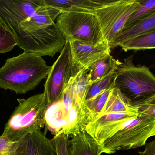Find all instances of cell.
I'll use <instances>...</instances> for the list:
<instances>
[{
	"label": "cell",
	"instance_id": "14",
	"mask_svg": "<svg viewBox=\"0 0 155 155\" xmlns=\"http://www.w3.org/2000/svg\"><path fill=\"white\" fill-rule=\"evenodd\" d=\"M124 112L139 113V109L131 103L118 88L114 87L100 116L111 113Z\"/></svg>",
	"mask_w": 155,
	"mask_h": 155
},
{
	"label": "cell",
	"instance_id": "6",
	"mask_svg": "<svg viewBox=\"0 0 155 155\" xmlns=\"http://www.w3.org/2000/svg\"><path fill=\"white\" fill-rule=\"evenodd\" d=\"M56 24L66 41H78L94 46L104 41L93 11L74 7L63 9Z\"/></svg>",
	"mask_w": 155,
	"mask_h": 155
},
{
	"label": "cell",
	"instance_id": "15",
	"mask_svg": "<svg viewBox=\"0 0 155 155\" xmlns=\"http://www.w3.org/2000/svg\"><path fill=\"white\" fill-rule=\"evenodd\" d=\"M121 62L113 57L111 54L100 59L88 69V83L92 84L116 71Z\"/></svg>",
	"mask_w": 155,
	"mask_h": 155
},
{
	"label": "cell",
	"instance_id": "24",
	"mask_svg": "<svg viewBox=\"0 0 155 155\" xmlns=\"http://www.w3.org/2000/svg\"><path fill=\"white\" fill-rule=\"evenodd\" d=\"M21 142H15L0 136V155H17Z\"/></svg>",
	"mask_w": 155,
	"mask_h": 155
},
{
	"label": "cell",
	"instance_id": "26",
	"mask_svg": "<svg viewBox=\"0 0 155 155\" xmlns=\"http://www.w3.org/2000/svg\"><path fill=\"white\" fill-rule=\"evenodd\" d=\"M138 153L140 155H155V140L146 144L144 151Z\"/></svg>",
	"mask_w": 155,
	"mask_h": 155
},
{
	"label": "cell",
	"instance_id": "16",
	"mask_svg": "<svg viewBox=\"0 0 155 155\" xmlns=\"http://www.w3.org/2000/svg\"><path fill=\"white\" fill-rule=\"evenodd\" d=\"M112 0H44L46 5L63 9L69 7H78L94 11Z\"/></svg>",
	"mask_w": 155,
	"mask_h": 155
},
{
	"label": "cell",
	"instance_id": "2",
	"mask_svg": "<svg viewBox=\"0 0 155 155\" xmlns=\"http://www.w3.org/2000/svg\"><path fill=\"white\" fill-rule=\"evenodd\" d=\"M51 68L42 56L24 52L8 58L0 68V88L24 94L47 78Z\"/></svg>",
	"mask_w": 155,
	"mask_h": 155
},
{
	"label": "cell",
	"instance_id": "12",
	"mask_svg": "<svg viewBox=\"0 0 155 155\" xmlns=\"http://www.w3.org/2000/svg\"><path fill=\"white\" fill-rule=\"evenodd\" d=\"M70 155H101L100 145L86 131L72 136Z\"/></svg>",
	"mask_w": 155,
	"mask_h": 155
},
{
	"label": "cell",
	"instance_id": "18",
	"mask_svg": "<svg viewBox=\"0 0 155 155\" xmlns=\"http://www.w3.org/2000/svg\"><path fill=\"white\" fill-rule=\"evenodd\" d=\"M88 71V69L80 70L70 81L74 96L83 109L84 103L91 85L88 83L87 78Z\"/></svg>",
	"mask_w": 155,
	"mask_h": 155
},
{
	"label": "cell",
	"instance_id": "19",
	"mask_svg": "<svg viewBox=\"0 0 155 155\" xmlns=\"http://www.w3.org/2000/svg\"><path fill=\"white\" fill-rule=\"evenodd\" d=\"M141 6L132 15L122 31L133 28L155 14V0H139ZM121 31V32H122Z\"/></svg>",
	"mask_w": 155,
	"mask_h": 155
},
{
	"label": "cell",
	"instance_id": "21",
	"mask_svg": "<svg viewBox=\"0 0 155 155\" xmlns=\"http://www.w3.org/2000/svg\"><path fill=\"white\" fill-rule=\"evenodd\" d=\"M117 70L110 73L99 81L90 85L85 101L92 99L104 90L114 88Z\"/></svg>",
	"mask_w": 155,
	"mask_h": 155
},
{
	"label": "cell",
	"instance_id": "22",
	"mask_svg": "<svg viewBox=\"0 0 155 155\" xmlns=\"http://www.w3.org/2000/svg\"><path fill=\"white\" fill-rule=\"evenodd\" d=\"M17 45L13 36L8 30L0 24V53H5Z\"/></svg>",
	"mask_w": 155,
	"mask_h": 155
},
{
	"label": "cell",
	"instance_id": "5",
	"mask_svg": "<svg viewBox=\"0 0 155 155\" xmlns=\"http://www.w3.org/2000/svg\"><path fill=\"white\" fill-rule=\"evenodd\" d=\"M155 136V117L140 112L125 121L100 145L103 153L113 154L120 150L136 149L146 144Z\"/></svg>",
	"mask_w": 155,
	"mask_h": 155
},
{
	"label": "cell",
	"instance_id": "27",
	"mask_svg": "<svg viewBox=\"0 0 155 155\" xmlns=\"http://www.w3.org/2000/svg\"><path fill=\"white\" fill-rule=\"evenodd\" d=\"M149 104H155V94L151 98L147 100L142 105H149Z\"/></svg>",
	"mask_w": 155,
	"mask_h": 155
},
{
	"label": "cell",
	"instance_id": "8",
	"mask_svg": "<svg viewBox=\"0 0 155 155\" xmlns=\"http://www.w3.org/2000/svg\"><path fill=\"white\" fill-rule=\"evenodd\" d=\"M78 72L72 62L69 42L66 41L60 56L51 66L44 84V93L48 106L62 100L69 83Z\"/></svg>",
	"mask_w": 155,
	"mask_h": 155
},
{
	"label": "cell",
	"instance_id": "13",
	"mask_svg": "<svg viewBox=\"0 0 155 155\" xmlns=\"http://www.w3.org/2000/svg\"><path fill=\"white\" fill-rule=\"evenodd\" d=\"M154 32H155V14L135 27L122 31L110 44V48L119 46L125 42Z\"/></svg>",
	"mask_w": 155,
	"mask_h": 155
},
{
	"label": "cell",
	"instance_id": "23",
	"mask_svg": "<svg viewBox=\"0 0 155 155\" xmlns=\"http://www.w3.org/2000/svg\"><path fill=\"white\" fill-rule=\"evenodd\" d=\"M57 155H70L71 144L69 136L62 133L54 136L52 139Z\"/></svg>",
	"mask_w": 155,
	"mask_h": 155
},
{
	"label": "cell",
	"instance_id": "7",
	"mask_svg": "<svg viewBox=\"0 0 155 155\" xmlns=\"http://www.w3.org/2000/svg\"><path fill=\"white\" fill-rule=\"evenodd\" d=\"M141 6L139 0H112L93 11L98 20L103 39L109 46L130 16Z\"/></svg>",
	"mask_w": 155,
	"mask_h": 155
},
{
	"label": "cell",
	"instance_id": "10",
	"mask_svg": "<svg viewBox=\"0 0 155 155\" xmlns=\"http://www.w3.org/2000/svg\"><path fill=\"white\" fill-rule=\"evenodd\" d=\"M138 114L135 112H124L102 115L88 124L85 131L101 144L123 123L137 116Z\"/></svg>",
	"mask_w": 155,
	"mask_h": 155
},
{
	"label": "cell",
	"instance_id": "9",
	"mask_svg": "<svg viewBox=\"0 0 155 155\" xmlns=\"http://www.w3.org/2000/svg\"><path fill=\"white\" fill-rule=\"evenodd\" d=\"M69 42L72 62L78 72L82 69H88L95 63L111 53L109 44L106 41L95 46L78 41Z\"/></svg>",
	"mask_w": 155,
	"mask_h": 155
},
{
	"label": "cell",
	"instance_id": "20",
	"mask_svg": "<svg viewBox=\"0 0 155 155\" xmlns=\"http://www.w3.org/2000/svg\"><path fill=\"white\" fill-rule=\"evenodd\" d=\"M119 46L125 52L155 49V32L134 38L123 43Z\"/></svg>",
	"mask_w": 155,
	"mask_h": 155
},
{
	"label": "cell",
	"instance_id": "25",
	"mask_svg": "<svg viewBox=\"0 0 155 155\" xmlns=\"http://www.w3.org/2000/svg\"><path fill=\"white\" fill-rule=\"evenodd\" d=\"M139 111L143 113L155 117V104L143 105L138 106Z\"/></svg>",
	"mask_w": 155,
	"mask_h": 155
},
{
	"label": "cell",
	"instance_id": "1",
	"mask_svg": "<svg viewBox=\"0 0 155 155\" xmlns=\"http://www.w3.org/2000/svg\"><path fill=\"white\" fill-rule=\"evenodd\" d=\"M62 9L41 0H0V24L22 49L31 34L55 23Z\"/></svg>",
	"mask_w": 155,
	"mask_h": 155
},
{
	"label": "cell",
	"instance_id": "3",
	"mask_svg": "<svg viewBox=\"0 0 155 155\" xmlns=\"http://www.w3.org/2000/svg\"><path fill=\"white\" fill-rule=\"evenodd\" d=\"M17 100L19 105L8 119L2 135L12 141L21 142L45 126V116L48 105L44 93Z\"/></svg>",
	"mask_w": 155,
	"mask_h": 155
},
{
	"label": "cell",
	"instance_id": "11",
	"mask_svg": "<svg viewBox=\"0 0 155 155\" xmlns=\"http://www.w3.org/2000/svg\"><path fill=\"white\" fill-rule=\"evenodd\" d=\"M17 155H57L52 140L41 132L36 130L21 141Z\"/></svg>",
	"mask_w": 155,
	"mask_h": 155
},
{
	"label": "cell",
	"instance_id": "4",
	"mask_svg": "<svg viewBox=\"0 0 155 155\" xmlns=\"http://www.w3.org/2000/svg\"><path fill=\"white\" fill-rule=\"evenodd\" d=\"M134 56H130L118 66L114 87L137 106L155 94V76L146 66L135 65Z\"/></svg>",
	"mask_w": 155,
	"mask_h": 155
},
{
	"label": "cell",
	"instance_id": "17",
	"mask_svg": "<svg viewBox=\"0 0 155 155\" xmlns=\"http://www.w3.org/2000/svg\"><path fill=\"white\" fill-rule=\"evenodd\" d=\"M113 88L104 90L92 99L85 101L84 109L88 124L100 115Z\"/></svg>",
	"mask_w": 155,
	"mask_h": 155
}]
</instances>
